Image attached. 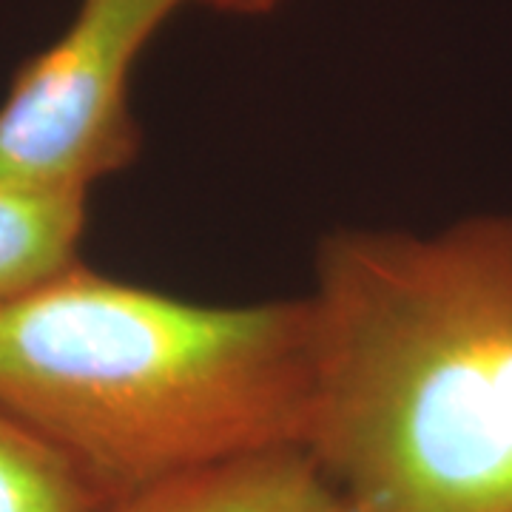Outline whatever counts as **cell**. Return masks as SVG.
Segmentation results:
<instances>
[{
    "mask_svg": "<svg viewBox=\"0 0 512 512\" xmlns=\"http://www.w3.org/2000/svg\"><path fill=\"white\" fill-rule=\"evenodd\" d=\"M305 453L348 512H512V214L336 228Z\"/></svg>",
    "mask_w": 512,
    "mask_h": 512,
    "instance_id": "cell-1",
    "label": "cell"
},
{
    "mask_svg": "<svg viewBox=\"0 0 512 512\" xmlns=\"http://www.w3.org/2000/svg\"><path fill=\"white\" fill-rule=\"evenodd\" d=\"M308 293L194 302L77 262L0 308V410L114 498L222 461L305 450Z\"/></svg>",
    "mask_w": 512,
    "mask_h": 512,
    "instance_id": "cell-2",
    "label": "cell"
},
{
    "mask_svg": "<svg viewBox=\"0 0 512 512\" xmlns=\"http://www.w3.org/2000/svg\"><path fill=\"white\" fill-rule=\"evenodd\" d=\"M202 0H80L72 23L9 83L0 103V180L80 191L140 157L134 66L168 18Z\"/></svg>",
    "mask_w": 512,
    "mask_h": 512,
    "instance_id": "cell-3",
    "label": "cell"
},
{
    "mask_svg": "<svg viewBox=\"0 0 512 512\" xmlns=\"http://www.w3.org/2000/svg\"><path fill=\"white\" fill-rule=\"evenodd\" d=\"M100 512H348L299 447L222 461L111 498Z\"/></svg>",
    "mask_w": 512,
    "mask_h": 512,
    "instance_id": "cell-4",
    "label": "cell"
},
{
    "mask_svg": "<svg viewBox=\"0 0 512 512\" xmlns=\"http://www.w3.org/2000/svg\"><path fill=\"white\" fill-rule=\"evenodd\" d=\"M89 197L0 180V308L83 262Z\"/></svg>",
    "mask_w": 512,
    "mask_h": 512,
    "instance_id": "cell-5",
    "label": "cell"
},
{
    "mask_svg": "<svg viewBox=\"0 0 512 512\" xmlns=\"http://www.w3.org/2000/svg\"><path fill=\"white\" fill-rule=\"evenodd\" d=\"M111 498L72 456L0 410V512H100Z\"/></svg>",
    "mask_w": 512,
    "mask_h": 512,
    "instance_id": "cell-6",
    "label": "cell"
},
{
    "mask_svg": "<svg viewBox=\"0 0 512 512\" xmlns=\"http://www.w3.org/2000/svg\"><path fill=\"white\" fill-rule=\"evenodd\" d=\"M202 3L228 15H265L279 0H202Z\"/></svg>",
    "mask_w": 512,
    "mask_h": 512,
    "instance_id": "cell-7",
    "label": "cell"
}]
</instances>
